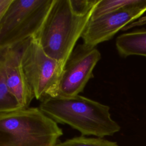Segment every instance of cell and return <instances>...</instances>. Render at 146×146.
<instances>
[{
    "mask_svg": "<svg viewBox=\"0 0 146 146\" xmlns=\"http://www.w3.org/2000/svg\"><path fill=\"white\" fill-rule=\"evenodd\" d=\"M57 123L66 124L83 135L97 137L112 136L120 129L110 107L79 95L71 98H50L38 107Z\"/></svg>",
    "mask_w": 146,
    "mask_h": 146,
    "instance_id": "obj_1",
    "label": "cell"
},
{
    "mask_svg": "<svg viewBox=\"0 0 146 146\" xmlns=\"http://www.w3.org/2000/svg\"><path fill=\"white\" fill-rule=\"evenodd\" d=\"M92 11L84 15H77L72 11L69 0H54L33 38L47 55L64 66L81 37Z\"/></svg>",
    "mask_w": 146,
    "mask_h": 146,
    "instance_id": "obj_2",
    "label": "cell"
},
{
    "mask_svg": "<svg viewBox=\"0 0 146 146\" xmlns=\"http://www.w3.org/2000/svg\"><path fill=\"white\" fill-rule=\"evenodd\" d=\"M62 129L38 107L0 113V146H55Z\"/></svg>",
    "mask_w": 146,
    "mask_h": 146,
    "instance_id": "obj_3",
    "label": "cell"
},
{
    "mask_svg": "<svg viewBox=\"0 0 146 146\" xmlns=\"http://www.w3.org/2000/svg\"><path fill=\"white\" fill-rule=\"evenodd\" d=\"M54 0H12L0 20V50L34 36Z\"/></svg>",
    "mask_w": 146,
    "mask_h": 146,
    "instance_id": "obj_4",
    "label": "cell"
},
{
    "mask_svg": "<svg viewBox=\"0 0 146 146\" xmlns=\"http://www.w3.org/2000/svg\"><path fill=\"white\" fill-rule=\"evenodd\" d=\"M21 63L34 98L42 102L56 96L64 66L47 55L33 37L22 43Z\"/></svg>",
    "mask_w": 146,
    "mask_h": 146,
    "instance_id": "obj_5",
    "label": "cell"
},
{
    "mask_svg": "<svg viewBox=\"0 0 146 146\" xmlns=\"http://www.w3.org/2000/svg\"><path fill=\"white\" fill-rule=\"evenodd\" d=\"M100 58L96 47L77 44L64 65L55 98H71L82 92Z\"/></svg>",
    "mask_w": 146,
    "mask_h": 146,
    "instance_id": "obj_6",
    "label": "cell"
},
{
    "mask_svg": "<svg viewBox=\"0 0 146 146\" xmlns=\"http://www.w3.org/2000/svg\"><path fill=\"white\" fill-rule=\"evenodd\" d=\"M146 11V5L122 9L97 18H90L81 35L83 43L96 47L109 40L127 24L140 17Z\"/></svg>",
    "mask_w": 146,
    "mask_h": 146,
    "instance_id": "obj_7",
    "label": "cell"
},
{
    "mask_svg": "<svg viewBox=\"0 0 146 146\" xmlns=\"http://www.w3.org/2000/svg\"><path fill=\"white\" fill-rule=\"evenodd\" d=\"M22 42L5 48L4 66L6 81L9 91L22 108H27L30 107L34 97L26 82L22 67Z\"/></svg>",
    "mask_w": 146,
    "mask_h": 146,
    "instance_id": "obj_8",
    "label": "cell"
},
{
    "mask_svg": "<svg viewBox=\"0 0 146 146\" xmlns=\"http://www.w3.org/2000/svg\"><path fill=\"white\" fill-rule=\"evenodd\" d=\"M116 47L122 57L130 55L146 56V30H136L120 35Z\"/></svg>",
    "mask_w": 146,
    "mask_h": 146,
    "instance_id": "obj_9",
    "label": "cell"
},
{
    "mask_svg": "<svg viewBox=\"0 0 146 146\" xmlns=\"http://www.w3.org/2000/svg\"><path fill=\"white\" fill-rule=\"evenodd\" d=\"M146 5V0H99L90 18H95L115 11Z\"/></svg>",
    "mask_w": 146,
    "mask_h": 146,
    "instance_id": "obj_10",
    "label": "cell"
},
{
    "mask_svg": "<svg viewBox=\"0 0 146 146\" xmlns=\"http://www.w3.org/2000/svg\"><path fill=\"white\" fill-rule=\"evenodd\" d=\"M5 50H0V113L22 108L10 93L6 84L4 66Z\"/></svg>",
    "mask_w": 146,
    "mask_h": 146,
    "instance_id": "obj_11",
    "label": "cell"
},
{
    "mask_svg": "<svg viewBox=\"0 0 146 146\" xmlns=\"http://www.w3.org/2000/svg\"><path fill=\"white\" fill-rule=\"evenodd\" d=\"M55 146H118L116 142L102 137H87L84 136L68 139Z\"/></svg>",
    "mask_w": 146,
    "mask_h": 146,
    "instance_id": "obj_12",
    "label": "cell"
},
{
    "mask_svg": "<svg viewBox=\"0 0 146 146\" xmlns=\"http://www.w3.org/2000/svg\"><path fill=\"white\" fill-rule=\"evenodd\" d=\"M72 11L77 15H84L92 11L99 0H69Z\"/></svg>",
    "mask_w": 146,
    "mask_h": 146,
    "instance_id": "obj_13",
    "label": "cell"
},
{
    "mask_svg": "<svg viewBox=\"0 0 146 146\" xmlns=\"http://www.w3.org/2000/svg\"><path fill=\"white\" fill-rule=\"evenodd\" d=\"M12 0H0V20Z\"/></svg>",
    "mask_w": 146,
    "mask_h": 146,
    "instance_id": "obj_14",
    "label": "cell"
}]
</instances>
